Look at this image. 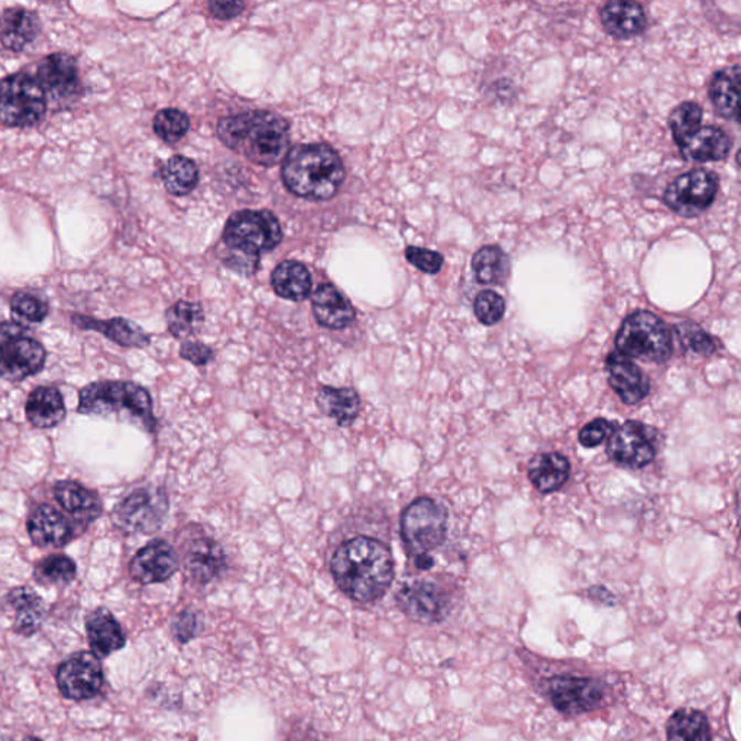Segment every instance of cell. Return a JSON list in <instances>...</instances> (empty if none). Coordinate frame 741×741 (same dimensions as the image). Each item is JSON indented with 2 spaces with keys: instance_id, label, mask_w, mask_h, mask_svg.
I'll return each instance as SVG.
<instances>
[{
  "instance_id": "6da1fadb",
  "label": "cell",
  "mask_w": 741,
  "mask_h": 741,
  "mask_svg": "<svg viewBox=\"0 0 741 741\" xmlns=\"http://www.w3.org/2000/svg\"><path fill=\"white\" fill-rule=\"evenodd\" d=\"M336 586L356 602H374L394 581L390 549L373 537L358 536L342 544L331 560Z\"/></svg>"
},
{
  "instance_id": "7a4b0ae2",
  "label": "cell",
  "mask_w": 741,
  "mask_h": 741,
  "mask_svg": "<svg viewBox=\"0 0 741 741\" xmlns=\"http://www.w3.org/2000/svg\"><path fill=\"white\" fill-rule=\"evenodd\" d=\"M217 136L230 150L266 167L284 160L290 147L289 122L280 115L264 110L221 119Z\"/></svg>"
},
{
  "instance_id": "3957f363",
  "label": "cell",
  "mask_w": 741,
  "mask_h": 741,
  "mask_svg": "<svg viewBox=\"0 0 741 741\" xmlns=\"http://www.w3.org/2000/svg\"><path fill=\"white\" fill-rule=\"evenodd\" d=\"M344 180V162L326 143H301L286 155L282 165L287 190L310 201L335 196Z\"/></svg>"
},
{
  "instance_id": "277c9868",
  "label": "cell",
  "mask_w": 741,
  "mask_h": 741,
  "mask_svg": "<svg viewBox=\"0 0 741 741\" xmlns=\"http://www.w3.org/2000/svg\"><path fill=\"white\" fill-rule=\"evenodd\" d=\"M281 239L280 222L271 212H236L222 235L226 248L224 264L239 275L253 276L258 270L259 254L271 251Z\"/></svg>"
},
{
  "instance_id": "5b68a950",
  "label": "cell",
  "mask_w": 741,
  "mask_h": 741,
  "mask_svg": "<svg viewBox=\"0 0 741 741\" xmlns=\"http://www.w3.org/2000/svg\"><path fill=\"white\" fill-rule=\"evenodd\" d=\"M77 411L137 426L154 433L157 420L152 398L146 388L131 382H96L80 391Z\"/></svg>"
},
{
  "instance_id": "8992f818",
  "label": "cell",
  "mask_w": 741,
  "mask_h": 741,
  "mask_svg": "<svg viewBox=\"0 0 741 741\" xmlns=\"http://www.w3.org/2000/svg\"><path fill=\"white\" fill-rule=\"evenodd\" d=\"M615 346L627 358L666 363L672 356V333L668 324L647 310L630 314L620 327Z\"/></svg>"
},
{
  "instance_id": "52a82bcc",
  "label": "cell",
  "mask_w": 741,
  "mask_h": 741,
  "mask_svg": "<svg viewBox=\"0 0 741 741\" xmlns=\"http://www.w3.org/2000/svg\"><path fill=\"white\" fill-rule=\"evenodd\" d=\"M49 99L35 76L18 72L0 80V125L32 128L44 119Z\"/></svg>"
},
{
  "instance_id": "ba28073f",
  "label": "cell",
  "mask_w": 741,
  "mask_h": 741,
  "mask_svg": "<svg viewBox=\"0 0 741 741\" xmlns=\"http://www.w3.org/2000/svg\"><path fill=\"white\" fill-rule=\"evenodd\" d=\"M447 509L432 498H417L402 513L401 539L414 559L430 556L447 539Z\"/></svg>"
},
{
  "instance_id": "9c48e42d",
  "label": "cell",
  "mask_w": 741,
  "mask_h": 741,
  "mask_svg": "<svg viewBox=\"0 0 741 741\" xmlns=\"http://www.w3.org/2000/svg\"><path fill=\"white\" fill-rule=\"evenodd\" d=\"M46 351L15 322L0 323V378L22 382L44 368Z\"/></svg>"
},
{
  "instance_id": "30bf717a",
  "label": "cell",
  "mask_w": 741,
  "mask_h": 741,
  "mask_svg": "<svg viewBox=\"0 0 741 741\" xmlns=\"http://www.w3.org/2000/svg\"><path fill=\"white\" fill-rule=\"evenodd\" d=\"M169 508L165 491L147 486L133 491L114 508L112 523L125 535H151L160 529Z\"/></svg>"
},
{
  "instance_id": "8fae6325",
  "label": "cell",
  "mask_w": 741,
  "mask_h": 741,
  "mask_svg": "<svg viewBox=\"0 0 741 741\" xmlns=\"http://www.w3.org/2000/svg\"><path fill=\"white\" fill-rule=\"evenodd\" d=\"M546 695L556 711L568 717L587 715L602 706L605 685L588 676L556 675L546 680Z\"/></svg>"
},
{
  "instance_id": "7c38bea8",
  "label": "cell",
  "mask_w": 741,
  "mask_h": 741,
  "mask_svg": "<svg viewBox=\"0 0 741 741\" xmlns=\"http://www.w3.org/2000/svg\"><path fill=\"white\" fill-rule=\"evenodd\" d=\"M720 179L715 171L697 169L679 175L665 190L664 202L679 216L695 217L710 208L716 201Z\"/></svg>"
},
{
  "instance_id": "4fadbf2b",
  "label": "cell",
  "mask_w": 741,
  "mask_h": 741,
  "mask_svg": "<svg viewBox=\"0 0 741 741\" xmlns=\"http://www.w3.org/2000/svg\"><path fill=\"white\" fill-rule=\"evenodd\" d=\"M57 687L64 698L87 701L97 697L105 687V672L100 657L90 652H76L60 664Z\"/></svg>"
},
{
  "instance_id": "5bb4252c",
  "label": "cell",
  "mask_w": 741,
  "mask_h": 741,
  "mask_svg": "<svg viewBox=\"0 0 741 741\" xmlns=\"http://www.w3.org/2000/svg\"><path fill=\"white\" fill-rule=\"evenodd\" d=\"M36 80L46 99L55 105H72L83 95V83L77 60L67 53L46 55L36 66Z\"/></svg>"
},
{
  "instance_id": "9a60e30c",
  "label": "cell",
  "mask_w": 741,
  "mask_h": 741,
  "mask_svg": "<svg viewBox=\"0 0 741 741\" xmlns=\"http://www.w3.org/2000/svg\"><path fill=\"white\" fill-rule=\"evenodd\" d=\"M402 613L421 624H438L451 613L452 601L438 583L414 581L405 583L396 595Z\"/></svg>"
},
{
  "instance_id": "2e32d148",
  "label": "cell",
  "mask_w": 741,
  "mask_h": 741,
  "mask_svg": "<svg viewBox=\"0 0 741 741\" xmlns=\"http://www.w3.org/2000/svg\"><path fill=\"white\" fill-rule=\"evenodd\" d=\"M655 429L641 423L627 421L622 428L614 430L606 447V453L614 462L629 468L646 466L656 457Z\"/></svg>"
},
{
  "instance_id": "e0dca14e",
  "label": "cell",
  "mask_w": 741,
  "mask_h": 741,
  "mask_svg": "<svg viewBox=\"0 0 741 741\" xmlns=\"http://www.w3.org/2000/svg\"><path fill=\"white\" fill-rule=\"evenodd\" d=\"M179 555L165 540L143 546L129 563V573L142 586L169 581L178 572Z\"/></svg>"
},
{
  "instance_id": "ac0fdd59",
  "label": "cell",
  "mask_w": 741,
  "mask_h": 741,
  "mask_svg": "<svg viewBox=\"0 0 741 741\" xmlns=\"http://www.w3.org/2000/svg\"><path fill=\"white\" fill-rule=\"evenodd\" d=\"M26 530L32 544L43 549L63 548L74 536L68 517L50 504H40L32 509Z\"/></svg>"
},
{
  "instance_id": "d6986e66",
  "label": "cell",
  "mask_w": 741,
  "mask_h": 741,
  "mask_svg": "<svg viewBox=\"0 0 741 741\" xmlns=\"http://www.w3.org/2000/svg\"><path fill=\"white\" fill-rule=\"evenodd\" d=\"M54 498L74 525L90 526L104 513L99 495L76 481H60L54 486Z\"/></svg>"
},
{
  "instance_id": "ffe728a7",
  "label": "cell",
  "mask_w": 741,
  "mask_h": 741,
  "mask_svg": "<svg viewBox=\"0 0 741 741\" xmlns=\"http://www.w3.org/2000/svg\"><path fill=\"white\" fill-rule=\"evenodd\" d=\"M606 369L610 374V386L625 405H637L645 400L651 391V382L632 359L618 351L611 352L606 358Z\"/></svg>"
},
{
  "instance_id": "44dd1931",
  "label": "cell",
  "mask_w": 741,
  "mask_h": 741,
  "mask_svg": "<svg viewBox=\"0 0 741 741\" xmlns=\"http://www.w3.org/2000/svg\"><path fill=\"white\" fill-rule=\"evenodd\" d=\"M226 565L224 549L211 537H197L185 550V572L197 586H207L221 576Z\"/></svg>"
},
{
  "instance_id": "7402d4cb",
  "label": "cell",
  "mask_w": 741,
  "mask_h": 741,
  "mask_svg": "<svg viewBox=\"0 0 741 741\" xmlns=\"http://www.w3.org/2000/svg\"><path fill=\"white\" fill-rule=\"evenodd\" d=\"M87 642L97 657H108L122 651L127 645V634L122 625L105 606H97L86 618Z\"/></svg>"
},
{
  "instance_id": "603a6c76",
  "label": "cell",
  "mask_w": 741,
  "mask_h": 741,
  "mask_svg": "<svg viewBox=\"0 0 741 741\" xmlns=\"http://www.w3.org/2000/svg\"><path fill=\"white\" fill-rule=\"evenodd\" d=\"M41 32L39 13L25 8H9L0 15V44L21 53Z\"/></svg>"
},
{
  "instance_id": "cb8c5ba5",
  "label": "cell",
  "mask_w": 741,
  "mask_h": 741,
  "mask_svg": "<svg viewBox=\"0 0 741 741\" xmlns=\"http://www.w3.org/2000/svg\"><path fill=\"white\" fill-rule=\"evenodd\" d=\"M680 155L687 161L710 162L721 161L729 157L731 138L721 128H699L691 137L679 143Z\"/></svg>"
},
{
  "instance_id": "d4e9b609",
  "label": "cell",
  "mask_w": 741,
  "mask_h": 741,
  "mask_svg": "<svg viewBox=\"0 0 741 741\" xmlns=\"http://www.w3.org/2000/svg\"><path fill=\"white\" fill-rule=\"evenodd\" d=\"M7 600L15 613L13 632L23 637H30L39 632L46 618L44 600L30 587L13 588Z\"/></svg>"
},
{
  "instance_id": "484cf974",
  "label": "cell",
  "mask_w": 741,
  "mask_h": 741,
  "mask_svg": "<svg viewBox=\"0 0 741 741\" xmlns=\"http://www.w3.org/2000/svg\"><path fill=\"white\" fill-rule=\"evenodd\" d=\"M600 15L602 26L614 39H633L646 30L645 9L638 3L610 2L601 9Z\"/></svg>"
},
{
  "instance_id": "4316f807",
  "label": "cell",
  "mask_w": 741,
  "mask_h": 741,
  "mask_svg": "<svg viewBox=\"0 0 741 741\" xmlns=\"http://www.w3.org/2000/svg\"><path fill=\"white\" fill-rule=\"evenodd\" d=\"M313 313L316 321L327 329H345L355 321V309L335 286L322 284L314 291Z\"/></svg>"
},
{
  "instance_id": "83f0119b",
  "label": "cell",
  "mask_w": 741,
  "mask_h": 741,
  "mask_svg": "<svg viewBox=\"0 0 741 741\" xmlns=\"http://www.w3.org/2000/svg\"><path fill=\"white\" fill-rule=\"evenodd\" d=\"M72 321L77 327L99 332L124 347H146L151 342L143 329L128 319L115 318L110 321H99V319L83 316V314H74Z\"/></svg>"
},
{
  "instance_id": "f1b7e54d",
  "label": "cell",
  "mask_w": 741,
  "mask_h": 741,
  "mask_svg": "<svg viewBox=\"0 0 741 741\" xmlns=\"http://www.w3.org/2000/svg\"><path fill=\"white\" fill-rule=\"evenodd\" d=\"M62 393L53 387H39L30 394L25 405L28 421L39 429L55 428L66 419Z\"/></svg>"
},
{
  "instance_id": "f546056e",
  "label": "cell",
  "mask_w": 741,
  "mask_h": 741,
  "mask_svg": "<svg viewBox=\"0 0 741 741\" xmlns=\"http://www.w3.org/2000/svg\"><path fill=\"white\" fill-rule=\"evenodd\" d=\"M529 480L540 493L550 494L562 488L571 474V463L562 453H541L529 463Z\"/></svg>"
},
{
  "instance_id": "4dcf8cb0",
  "label": "cell",
  "mask_w": 741,
  "mask_h": 741,
  "mask_svg": "<svg viewBox=\"0 0 741 741\" xmlns=\"http://www.w3.org/2000/svg\"><path fill=\"white\" fill-rule=\"evenodd\" d=\"M271 284L280 298L301 301L309 298L310 290H312V276L304 264L284 261L272 272Z\"/></svg>"
},
{
  "instance_id": "1f68e13d",
  "label": "cell",
  "mask_w": 741,
  "mask_h": 741,
  "mask_svg": "<svg viewBox=\"0 0 741 741\" xmlns=\"http://www.w3.org/2000/svg\"><path fill=\"white\" fill-rule=\"evenodd\" d=\"M740 69L738 64L715 74L710 83V99L716 112L724 119H739Z\"/></svg>"
},
{
  "instance_id": "d6a6232c",
  "label": "cell",
  "mask_w": 741,
  "mask_h": 741,
  "mask_svg": "<svg viewBox=\"0 0 741 741\" xmlns=\"http://www.w3.org/2000/svg\"><path fill=\"white\" fill-rule=\"evenodd\" d=\"M666 741H712L710 721L702 711L680 708L666 724Z\"/></svg>"
},
{
  "instance_id": "836d02e7",
  "label": "cell",
  "mask_w": 741,
  "mask_h": 741,
  "mask_svg": "<svg viewBox=\"0 0 741 741\" xmlns=\"http://www.w3.org/2000/svg\"><path fill=\"white\" fill-rule=\"evenodd\" d=\"M318 406L337 425L347 426L359 415L361 398L352 388L323 387L318 394Z\"/></svg>"
},
{
  "instance_id": "e575fe53",
  "label": "cell",
  "mask_w": 741,
  "mask_h": 741,
  "mask_svg": "<svg viewBox=\"0 0 741 741\" xmlns=\"http://www.w3.org/2000/svg\"><path fill=\"white\" fill-rule=\"evenodd\" d=\"M476 281L480 284L497 286L507 280L509 259L502 248L488 245L475 253L472 258Z\"/></svg>"
},
{
  "instance_id": "d590c367",
  "label": "cell",
  "mask_w": 741,
  "mask_h": 741,
  "mask_svg": "<svg viewBox=\"0 0 741 741\" xmlns=\"http://www.w3.org/2000/svg\"><path fill=\"white\" fill-rule=\"evenodd\" d=\"M161 179L167 192L173 196H184L196 187L198 182V170L194 161L183 155L171 157L162 165Z\"/></svg>"
},
{
  "instance_id": "8d00e7d4",
  "label": "cell",
  "mask_w": 741,
  "mask_h": 741,
  "mask_svg": "<svg viewBox=\"0 0 741 741\" xmlns=\"http://www.w3.org/2000/svg\"><path fill=\"white\" fill-rule=\"evenodd\" d=\"M167 324L171 335L178 340H185V337L196 335L201 331L203 322H205V314L201 304L189 303V301H179L167 310Z\"/></svg>"
},
{
  "instance_id": "74e56055",
  "label": "cell",
  "mask_w": 741,
  "mask_h": 741,
  "mask_svg": "<svg viewBox=\"0 0 741 741\" xmlns=\"http://www.w3.org/2000/svg\"><path fill=\"white\" fill-rule=\"evenodd\" d=\"M77 576V567L66 555L54 554L41 559L34 567L35 581L41 586H68Z\"/></svg>"
},
{
  "instance_id": "f35d334b",
  "label": "cell",
  "mask_w": 741,
  "mask_h": 741,
  "mask_svg": "<svg viewBox=\"0 0 741 741\" xmlns=\"http://www.w3.org/2000/svg\"><path fill=\"white\" fill-rule=\"evenodd\" d=\"M702 115L701 106L695 104V101H684L672 110L669 127L676 146H679L680 142L701 128Z\"/></svg>"
},
{
  "instance_id": "ab89813d",
  "label": "cell",
  "mask_w": 741,
  "mask_h": 741,
  "mask_svg": "<svg viewBox=\"0 0 741 741\" xmlns=\"http://www.w3.org/2000/svg\"><path fill=\"white\" fill-rule=\"evenodd\" d=\"M11 312L15 318V323L39 324L49 316V303L40 296L30 293V291H17L11 299Z\"/></svg>"
},
{
  "instance_id": "60d3db41",
  "label": "cell",
  "mask_w": 741,
  "mask_h": 741,
  "mask_svg": "<svg viewBox=\"0 0 741 741\" xmlns=\"http://www.w3.org/2000/svg\"><path fill=\"white\" fill-rule=\"evenodd\" d=\"M190 128L187 115L179 109H162L154 118V132L162 141L174 143L180 141Z\"/></svg>"
},
{
  "instance_id": "b9f144b4",
  "label": "cell",
  "mask_w": 741,
  "mask_h": 741,
  "mask_svg": "<svg viewBox=\"0 0 741 741\" xmlns=\"http://www.w3.org/2000/svg\"><path fill=\"white\" fill-rule=\"evenodd\" d=\"M676 335H678L685 350L692 351L695 354L710 356L717 351L715 337L708 335L698 324L692 322L679 323L676 326Z\"/></svg>"
},
{
  "instance_id": "7bdbcfd3",
  "label": "cell",
  "mask_w": 741,
  "mask_h": 741,
  "mask_svg": "<svg viewBox=\"0 0 741 741\" xmlns=\"http://www.w3.org/2000/svg\"><path fill=\"white\" fill-rule=\"evenodd\" d=\"M474 313L485 326H493L502 321L506 313V301L495 291H481L474 301Z\"/></svg>"
},
{
  "instance_id": "ee69618b",
  "label": "cell",
  "mask_w": 741,
  "mask_h": 741,
  "mask_svg": "<svg viewBox=\"0 0 741 741\" xmlns=\"http://www.w3.org/2000/svg\"><path fill=\"white\" fill-rule=\"evenodd\" d=\"M407 261L415 266L417 270L426 272V275H438L442 270L443 257L437 251L430 249L409 247L406 249Z\"/></svg>"
},
{
  "instance_id": "f6af8a7d",
  "label": "cell",
  "mask_w": 741,
  "mask_h": 741,
  "mask_svg": "<svg viewBox=\"0 0 741 741\" xmlns=\"http://www.w3.org/2000/svg\"><path fill=\"white\" fill-rule=\"evenodd\" d=\"M613 421L595 419L579 432V442L586 448H597L614 433Z\"/></svg>"
},
{
  "instance_id": "bcb514c9",
  "label": "cell",
  "mask_w": 741,
  "mask_h": 741,
  "mask_svg": "<svg viewBox=\"0 0 741 741\" xmlns=\"http://www.w3.org/2000/svg\"><path fill=\"white\" fill-rule=\"evenodd\" d=\"M197 629L198 623L196 614L189 610L180 613L173 623L174 637L178 638L180 643H183V645L196 636Z\"/></svg>"
},
{
  "instance_id": "7dc6e473",
  "label": "cell",
  "mask_w": 741,
  "mask_h": 741,
  "mask_svg": "<svg viewBox=\"0 0 741 741\" xmlns=\"http://www.w3.org/2000/svg\"><path fill=\"white\" fill-rule=\"evenodd\" d=\"M180 356L189 361V363L196 365V367H203V365H207L215 358V352L212 351V347L201 344V342H185L182 350H180Z\"/></svg>"
},
{
  "instance_id": "c3c4849f",
  "label": "cell",
  "mask_w": 741,
  "mask_h": 741,
  "mask_svg": "<svg viewBox=\"0 0 741 741\" xmlns=\"http://www.w3.org/2000/svg\"><path fill=\"white\" fill-rule=\"evenodd\" d=\"M245 4L240 2H212L208 4V11L217 20L226 21L232 18L240 15L244 11Z\"/></svg>"
},
{
  "instance_id": "681fc988",
  "label": "cell",
  "mask_w": 741,
  "mask_h": 741,
  "mask_svg": "<svg viewBox=\"0 0 741 741\" xmlns=\"http://www.w3.org/2000/svg\"><path fill=\"white\" fill-rule=\"evenodd\" d=\"M23 741H43V740H41V739H39V738H34V735H30V738H26V739L23 740Z\"/></svg>"
},
{
  "instance_id": "f907efd6",
  "label": "cell",
  "mask_w": 741,
  "mask_h": 741,
  "mask_svg": "<svg viewBox=\"0 0 741 741\" xmlns=\"http://www.w3.org/2000/svg\"><path fill=\"white\" fill-rule=\"evenodd\" d=\"M0 741H2V739H0Z\"/></svg>"
}]
</instances>
